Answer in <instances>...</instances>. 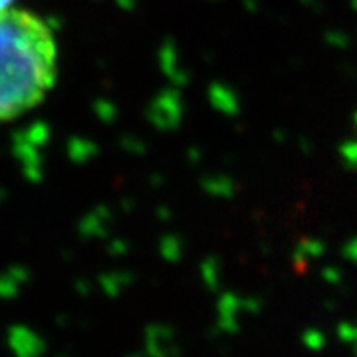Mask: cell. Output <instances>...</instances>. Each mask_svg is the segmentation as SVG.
<instances>
[{
	"label": "cell",
	"mask_w": 357,
	"mask_h": 357,
	"mask_svg": "<svg viewBox=\"0 0 357 357\" xmlns=\"http://www.w3.org/2000/svg\"><path fill=\"white\" fill-rule=\"evenodd\" d=\"M96 286L105 298L115 300V298H119L121 294L126 292V288L129 286V278L121 272H107V274H102L98 278Z\"/></svg>",
	"instance_id": "5"
},
{
	"label": "cell",
	"mask_w": 357,
	"mask_h": 357,
	"mask_svg": "<svg viewBox=\"0 0 357 357\" xmlns=\"http://www.w3.org/2000/svg\"><path fill=\"white\" fill-rule=\"evenodd\" d=\"M58 357H70V356H58Z\"/></svg>",
	"instance_id": "14"
},
{
	"label": "cell",
	"mask_w": 357,
	"mask_h": 357,
	"mask_svg": "<svg viewBox=\"0 0 357 357\" xmlns=\"http://www.w3.org/2000/svg\"><path fill=\"white\" fill-rule=\"evenodd\" d=\"M326 44L335 50H345L349 46V36L340 30H330V32H326Z\"/></svg>",
	"instance_id": "8"
},
{
	"label": "cell",
	"mask_w": 357,
	"mask_h": 357,
	"mask_svg": "<svg viewBox=\"0 0 357 357\" xmlns=\"http://www.w3.org/2000/svg\"><path fill=\"white\" fill-rule=\"evenodd\" d=\"M204 187L206 191L218 195V197H230L234 189H236V183L234 178L227 177V175H217V177H211L204 181Z\"/></svg>",
	"instance_id": "6"
},
{
	"label": "cell",
	"mask_w": 357,
	"mask_h": 357,
	"mask_svg": "<svg viewBox=\"0 0 357 357\" xmlns=\"http://www.w3.org/2000/svg\"><path fill=\"white\" fill-rule=\"evenodd\" d=\"M10 4H13V0H0V16L6 10H10Z\"/></svg>",
	"instance_id": "10"
},
{
	"label": "cell",
	"mask_w": 357,
	"mask_h": 357,
	"mask_svg": "<svg viewBox=\"0 0 357 357\" xmlns=\"http://www.w3.org/2000/svg\"><path fill=\"white\" fill-rule=\"evenodd\" d=\"M58 48L48 24L26 10L0 16V121L36 107L56 82Z\"/></svg>",
	"instance_id": "1"
},
{
	"label": "cell",
	"mask_w": 357,
	"mask_h": 357,
	"mask_svg": "<svg viewBox=\"0 0 357 357\" xmlns=\"http://www.w3.org/2000/svg\"><path fill=\"white\" fill-rule=\"evenodd\" d=\"M206 98H208V103L215 112H218L220 115H227V117H236L243 109L238 91L229 84H222V82H213L208 86Z\"/></svg>",
	"instance_id": "3"
},
{
	"label": "cell",
	"mask_w": 357,
	"mask_h": 357,
	"mask_svg": "<svg viewBox=\"0 0 357 357\" xmlns=\"http://www.w3.org/2000/svg\"><path fill=\"white\" fill-rule=\"evenodd\" d=\"M304 4H312V2H316V0H302Z\"/></svg>",
	"instance_id": "13"
},
{
	"label": "cell",
	"mask_w": 357,
	"mask_h": 357,
	"mask_svg": "<svg viewBox=\"0 0 357 357\" xmlns=\"http://www.w3.org/2000/svg\"><path fill=\"white\" fill-rule=\"evenodd\" d=\"M354 126H356V129H357V112L354 114Z\"/></svg>",
	"instance_id": "12"
},
{
	"label": "cell",
	"mask_w": 357,
	"mask_h": 357,
	"mask_svg": "<svg viewBox=\"0 0 357 357\" xmlns=\"http://www.w3.org/2000/svg\"><path fill=\"white\" fill-rule=\"evenodd\" d=\"M28 282H30V272L22 266L6 268L4 272H0V302L8 304L18 300Z\"/></svg>",
	"instance_id": "4"
},
{
	"label": "cell",
	"mask_w": 357,
	"mask_h": 357,
	"mask_svg": "<svg viewBox=\"0 0 357 357\" xmlns=\"http://www.w3.org/2000/svg\"><path fill=\"white\" fill-rule=\"evenodd\" d=\"M76 292L79 296H88V294H91V284H88V282H77Z\"/></svg>",
	"instance_id": "9"
},
{
	"label": "cell",
	"mask_w": 357,
	"mask_h": 357,
	"mask_svg": "<svg viewBox=\"0 0 357 357\" xmlns=\"http://www.w3.org/2000/svg\"><path fill=\"white\" fill-rule=\"evenodd\" d=\"M349 4H351V8L357 13V0H349Z\"/></svg>",
	"instance_id": "11"
},
{
	"label": "cell",
	"mask_w": 357,
	"mask_h": 357,
	"mask_svg": "<svg viewBox=\"0 0 357 357\" xmlns=\"http://www.w3.org/2000/svg\"><path fill=\"white\" fill-rule=\"evenodd\" d=\"M340 159L347 169L356 171L357 169V139H345L340 145Z\"/></svg>",
	"instance_id": "7"
},
{
	"label": "cell",
	"mask_w": 357,
	"mask_h": 357,
	"mask_svg": "<svg viewBox=\"0 0 357 357\" xmlns=\"http://www.w3.org/2000/svg\"><path fill=\"white\" fill-rule=\"evenodd\" d=\"M4 347L10 357H46L48 340L26 321H14L4 332Z\"/></svg>",
	"instance_id": "2"
}]
</instances>
